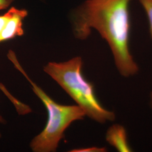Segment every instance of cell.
Masks as SVG:
<instances>
[{"label":"cell","mask_w":152,"mask_h":152,"mask_svg":"<svg viewBox=\"0 0 152 152\" xmlns=\"http://www.w3.org/2000/svg\"><path fill=\"white\" fill-rule=\"evenodd\" d=\"M131 1L85 0L69 14L75 37L84 40L92 30L97 31L108 44L117 69L125 77L139 71L129 47Z\"/></svg>","instance_id":"6da1fadb"},{"label":"cell","mask_w":152,"mask_h":152,"mask_svg":"<svg viewBox=\"0 0 152 152\" xmlns=\"http://www.w3.org/2000/svg\"><path fill=\"white\" fill-rule=\"evenodd\" d=\"M83 62L76 56L64 62H49L44 71L62 87L86 115L100 124L113 121L114 112L104 108L95 95L94 86L88 81L82 72Z\"/></svg>","instance_id":"7a4b0ae2"},{"label":"cell","mask_w":152,"mask_h":152,"mask_svg":"<svg viewBox=\"0 0 152 152\" xmlns=\"http://www.w3.org/2000/svg\"><path fill=\"white\" fill-rule=\"evenodd\" d=\"M7 56L31 85L33 92L44 103L48 112V121L44 130L30 142L34 152H54L64 136L66 129L72 122L83 120L86 113L78 105H65L57 103L28 77L16 59L14 51L10 50Z\"/></svg>","instance_id":"3957f363"},{"label":"cell","mask_w":152,"mask_h":152,"mask_svg":"<svg viewBox=\"0 0 152 152\" xmlns=\"http://www.w3.org/2000/svg\"><path fill=\"white\" fill-rule=\"evenodd\" d=\"M28 14L26 9H18L13 6V12L10 19L0 32V44L24 34L23 20Z\"/></svg>","instance_id":"277c9868"},{"label":"cell","mask_w":152,"mask_h":152,"mask_svg":"<svg viewBox=\"0 0 152 152\" xmlns=\"http://www.w3.org/2000/svg\"><path fill=\"white\" fill-rule=\"evenodd\" d=\"M106 140L118 152H132V148L128 142L125 127L119 124L110 126L107 131Z\"/></svg>","instance_id":"5b68a950"},{"label":"cell","mask_w":152,"mask_h":152,"mask_svg":"<svg viewBox=\"0 0 152 152\" xmlns=\"http://www.w3.org/2000/svg\"><path fill=\"white\" fill-rule=\"evenodd\" d=\"M146 13L149 24V31L152 38V0H139Z\"/></svg>","instance_id":"8992f818"},{"label":"cell","mask_w":152,"mask_h":152,"mask_svg":"<svg viewBox=\"0 0 152 152\" xmlns=\"http://www.w3.org/2000/svg\"><path fill=\"white\" fill-rule=\"evenodd\" d=\"M13 12V6L10 7L7 11L2 15H0V32L2 30V29L5 27L10 19Z\"/></svg>","instance_id":"52a82bcc"},{"label":"cell","mask_w":152,"mask_h":152,"mask_svg":"<svg viewBox=\"0 0 152 152\" xmlns=\"http://www.w3.org/2000/svg\"><path fill=\"white\" fill-rule=\"evenodd\" d=\"M106 149L105 148L99 147H90L86 148H80L73 149L69 152H106Z\"/></svg>","instance_id":"ba28073f"},{"label":"cell","mask_w":152,"mask_h":152,"mask_svg":"<svg viewBox=\"0 0 152 152\" xmlns=\"http://www.w3.org/2000/svg\"><path fill=\"white\" fill-rule=\"evenodd\" d=\"M10 4L7 0H0V11L8 8Z\"/></svg>","instance_id":"9c48e42d"},{"label":"cell","mask_w":152,"mask_h":152,"mask_svg":"<svg viewBox=\"0 0 152 152\" xmlns=\"http://www.w3.org/2000/svg\"><path fill=\"white\" fill-rule=\"evenodd\" d=\"M5 122V120L4 119L3 117L0 114V125L2 124H4ZM0 137H1V134H0Z\"/></svg>","instance_id":"30bf717a"},{"label":"cell","mask_w":152,"mask_h":152,"mask_svg":"<svg viewBox=\"0 0 152 152\" xmlns=\"http://www.w3.org/2000/svg\"><path fill=\"white\" fill-rule=\"evenodd\" d=\"M7 1H8V2H9V4L11 5V4H12L15 0H7Z\"/></svg>","instance_id":"8fae6325"},{"label":"cell","mask_w":152,"mask_h":152,"mask_svg":"<svg viewBox=\"0 0 152 152\" xmlns=\"http://www.w3.org/2000/svg\"><path fill=\"white\" fill-rule=\"evenodd\" d=\"M151 104L152 105V92H151Z\"/></svg>","instance_id":"7c38bea8"}]
</instances>
